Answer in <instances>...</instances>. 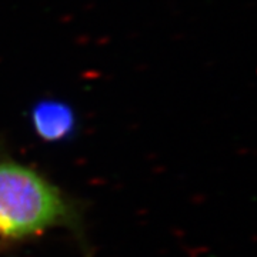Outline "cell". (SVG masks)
<instances>
[{"mask_svg":"<svg viewBox=\"0 0 257 257\" xmlns=\"http://www.w3.org/2000/svg\"><path fill=\"white\" fill-rule=\"evenodd\" d=\"M72 219L63 194L36 170L0 162V240H20Z\"/></svg>","mask_w":257,"mask_h":257,"instance_id":"obj_1","label":"cell"},{"mask_svg":"<svg viewBox=\"0 0 257 257\" xmlns=\"http://www.w3.org/2000/svg\"><path fill=\"white\" fill-rule=\"evenodd\" d=\"M36 133L45 140H62L72 133L74 116L72 109L60 101H42L32 113Z\"/></svg>","mask_w":257,"mask_h":257,"instance_id":"obj_2","label":"cell"}]
</instances>
